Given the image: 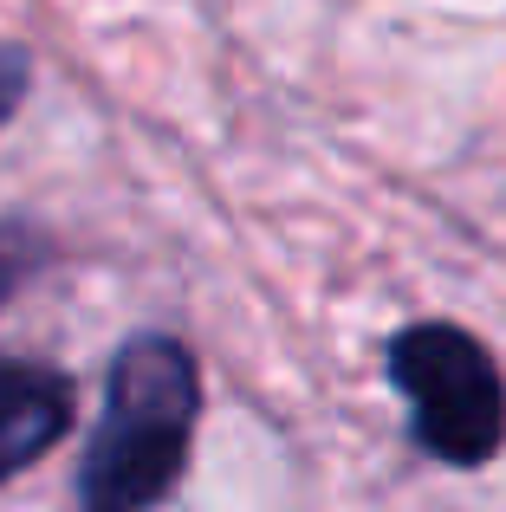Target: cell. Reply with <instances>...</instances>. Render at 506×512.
Returning a JSON list of instances; mask_svg holds the SVG:
<instances>
[{"instance_id":"cell-5","label":"cell","mask_w":506,"mask_h":512,"mask_svg":"<svg viewBox=\"0 0 506 512\" xmlns=\"http://www.w3.org/2000/svg\"><path fill=\"white\" fill-rule=\"evenodd\" d=\"M20 91H26V59L13 46H0V124L13 117V104H20Z\"/></svg>"},{"instance_id":"cell-1","label":"cell","mask_w":506,"mask_h":512,"mask_svg":"<svg viewBox=\"0 0 506 512\" xmlns=\"http://www.w3.org/2000/svg\"><path fill=\"white\" fill-rule=\"evenodd\" d=\"M202 370L176 338H130L104 376V415L78 467L72 512H150L189 467Z\"/></svg>"},{"instance_id":"cell-3","label":"cell","mask_w":506,"mask_h":512,"mask_svg":"<svg viewBox=\"0 0 506 512\" xmlns=\"http://www.w3.org/2000/svg\"><path fill=\"white\" fill-rule=\"evenodd\" d=\"M72 402V376H59L52 363L0 357V487L65 441Z\"/></svg>"},{"instance_id":"cell-2","label":"cell","mask_w":506,"mask_h":512,"mask_svg":"<svg viewBox=\"0 0 506 512\" xmlns=\"http://www.w3.org/2000/svg\"><path fill=\"white\" fill-rule=\"evenodd\" d=\"M390 376L416 409L422 454L448 467H487L506 448V383L481 338L461 325H409L390 338Z\"/></svg>"},{"instance_id":"cell-4","label":"cell","mask_w":506,"mask_h":512,"mask_svg":"<svg viewBox=\"0 0 506 512\" xmlns=\"http://www.w3.org/2000/svg\"><path fill=\"white\" fill-rule=\"evenodd\" d=\"M46 266V240L33 234V227H20V221H7L0 227V305L13 299V292L26 286V279Z\"/></svg>"}]
</instances>
